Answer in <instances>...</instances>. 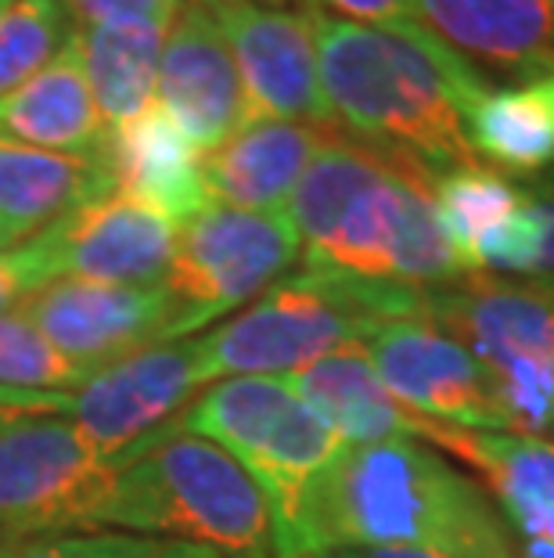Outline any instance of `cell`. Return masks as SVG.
<instances>
[{"mask_svg": "<svg viewBox=\"0 0 554 558\" xmlns=\"http://www.w3.org/2000/svg\"><path fill=\"white\" fill-rule=\"evenodd\" d=\"M332 19L360 22V26H407L415 22V0H306Z\"/></svg>", "mask_w": 554, "mask_h": 558, "instance_id": "32", "label": "cell"}, {"mask_svg": "<svg viewBox=\"0 0 554 558\" xmlns=\"http://www.w3.org/2000/svg\"><path fill=\"white\" fill-rule=\"evenodd\" d=\"M156 558H234L227 551H217V548H206V544H187V541H167L159 548Z\"/></svg>", "mask_w": 554, "mask_h": 558, "instance_id": "35", "label": "cell"}, {"mask_svg": "<svg viewBox=\"0 0 554 558\" xmlns=\"http://www.w3.org/2000/svg\"><path fill=\"white\" fill-rule=\"evenodd\" d=\"M115 469L65 414L11 425L0 433V537L84 530Z\"/></svg>", "mask_w": 554, "mask_h": 558, "instance_id": "10", "label": "cell"}, {"mask_svg": "<svg viewBox=\"0 0 554 558\" xmlns=\"http://www.w3.org/2000/svg\"><path fill=\"white\" fill-rule=\"evenodd\" d=\"M15 311L26 314L54 350L90 372L173 342V300L162 284L58 278Z\"/></svg>", "mask_w": 554, "mask_h": 558, "instance_id": "13", "label": "cell"}, {"mask_svg": "<svg viewBox=\"0 0 554 558\" xmlns=\"http://www.w3.org/2000/svg\"><path fill=\"white\" fill-rule=\"evenodd\" d=\"M104 134L109 130L94 105L76 33L40 73H33L0 98V137L4 141L87 156V151H101Z\"/></svg>", "mask_w": 554, "mask_h": 558, "instance_id": "20", "label": "cell"}, {"mask_svg": "<svg viewBox=\"0 0 554 558\" xmlns=\"http://www.w3.org/2000/svg\"><path fill=\"white\" fill-rule=\"evenodd\" d=\"M94 375L98 372L79 367L62 350H54L26 314H0V386L37 389V393H76Z\"/></svg>", "mask_w": 554, "mask_h": 558, "instance_id": "27", "label": "cell"}, {"mask_svg": "<svg viewBox=\"0 0 554 558\" xmlns=\"http://www.w3.org/2000/svg\"><path fill=\"white\" fill-rule=\"evenodd\" d=\"M37 239L58 278L109 284H162L173 259L176 223L126 195H109L65 213Z\"/></svg>", "mask_w": 554, "mask_h": 558, "instance_id": "15", "label": "cell"}, {"mask_svg": "<svg viewBox=\"0 0 554 558\" xmlns=\"http://www.w3.org/2000/svg\"><path fill=\"white\" fill-rule=\"evenodd\" d=\"M11 4H15V0H0V11H4V8H11Z\"/></svg>", "mask_w": 554, "mask_h": 558, "instance_id": "38", "label": "cell"}, {"mask_svg": "<svg viewBox=\"0 0 554 558\" xmlns=\"http://www.w3.org/2000/svg\"><path fill=\"white\" fill-rule=\"evenodd\" d=\"M551 4H554V0H551Z\"/></svg>", "mask_w": 554, "mask_h": 558, "instance_id": "39", "label": "cell"}, {"mask_svg": "<svg viewBox=\"0 0 554 558\" xmlns=\"http://www.w3.org/2000/svg\"><path fill=\"white\" fill-rule=\"evenodd\" d=\"M435 173L335 126L299 177L288 220L303 267L404 284L415 292L461 281L465 267L432 198Z\"/></svg>", "mask_w": 554, "mask_h": 558, "instance_id": "1", "label": "cell"}, {"mask_svg": "<svg viewBox=\"0 0 554 558\" xmlns=\"http://www.w3.org/2000/svg\"><path fill=\"white\" fill-rule=\"evenodd\" d=\"M184 0H62L76 29L112 26V22H159L170 26Z\"/></svg>", "mask_w": 554, "mask_h": 558, "instance_id": "30", "label": "cell"}, {"mask_svg": "<svg viewBox=\"0 0 554 558\" xmlns=\"http://www.w3.org/2000/svg\"><path fill=\"white\" fill-rule=\"evenodd\" d=\"M303 256L288 217L209 202L176 228L162 289L173 300V339H192L245 311Z\"/></svg>", "mask_w": 554, "mask_h": 558, "instance_id": "8", "label": "cell"}, {"mask_svg": "<svg viewBox=\"0 0 554 558\" xmlns=\"http://www.w3.org/2000/svg\"><path fill=\"white\" fill-rule=\"evenodd\" d=\"M285 383L346 444H385V439L432 444L435 433H440V422L415 414L389 393L360 342L299 367V372L285 375Z\"/></svg>", "mask_w": 554, "mask_h": 558, "instance_id": "19", "label": "cell"}, {"mask_svg": "<svg viewBox=\"0 0 554 558\" xmlns=\"http://www.w3.org/2000/svg\"><path fill=\"white\" fill-rule=\"evenodd\" d=\"M84 530L170 537L234 558H278L267 494L206 436L162 433L120 461Z\"/></svg>", "mask_w": 554, "mask_h": 558, "instance_id": "4", "label": "cell"}, {"mask_svg": "<svg viewBox=\"0 0 554 558\" xmlns=\"http://www.w3.org/2000/svg\"><path fill=\"white\" fill-rule=\"evenodd\" d=\"M202 4H220V0H202ZM263 4H306V0H263ZM310 8V4H306Z\"/></svg>", "mask_w": 554, "mask_h": 558, "instance_id": "37", "label": "cell"}, {"mask_svg": "<svg viewBox=\"0 0 554 558\" xmlns=\"http://www.w3.org/2000/svg\"><path fill=\"white\" fill-rule=\"evenodd\" d=\"M104 156L112 162L115 195H126L140 206L181 228L198 209L209 206L202 181V151L176 126L162 105H148L130 123L104 134Z\"/></svg>", "mask_w": 554, "mask_h": 558, "instance_id": "18", "label": "cell"}, {"mask_svg": "<svg viewBox=\"0 0 554 558\" xmlns=\"http://www.w3.org/2000/svg\"><path fill=\"white\" fill-rule=\"evenodd\" d=\"M313 19L321 87L342 134L435 177L482 166L465 126L468 105L490 87L476 69L418 22L360 26L324 11Z\"/></svg>", "mask_w": 554, "mask_h": 558, "instance_id": "2", "label": "cell"}, {"mask_svg": "<svg viewBox=\"0 0 554 558\" xmlns=\"http://www.w3.org/2000/svg\"><path fill=\"white\" fill-rule=\"evenodd\" d=\"M335 126L256 120L202 156L209 202L288 217L299 177Z\"/></svg>", "mask_w": 554, "mask_h": 558, "instance_id": "17", "label": "cell"}, {"mask_svg": "<svg viewBox=\"0 0 554 558\" xmlns=\"http://www.w3.org/2000/svg\"><path fill=\"white\" fill-rule=\"evenodd\" d=\"M109 195H115V177L104 145L101 151L73 156L0 137V217L19 239H33L65 213Z\"/></svg>", "mask_w": 554, "mask_h": 558, "instance_id": "21", "label": "cell"}, {"mask_svg": "<svg viewBox=\"0 0 554 558\" xmlns=\"http://www.w3.org/2000/svg\"><path fill=\"white\" fill-rule=\"evenodd\" d=\"M479 162L512 173H544L554 166V73L487 87L465 112Z\"/></svg>", "mask_w": 554, "mask_h": 558, "instance_id": "23", "label": "cell"}, {"mask_svg": "<svg viewBox=\"0 0 554 558\" xmlns=\"http://www.w3.org/2000/svg\"><path fill=\"white\" fill-rule=\"evenodd\" d=\"M435 447L479 469L522 541L554 544V444L529 433H471L440 425Z\"/></svg>", "mask_w": 554, "mask_h": 558, "instance_id": "22", "label": "cell"}, {"mask_svg": "<svg viewBox=\"0 0 554 558\" xmlns=\"http://www.w3.org/2000/svg\"><path fill=\"white\" fill-rule=\"evenodd\" d=\"M170 26L159 22H112L76 29L87 83L104 130H115L156 105L159 58Z\"/></svg>", "mask_w": 554, "mask_h": 558, "instance_id": "24", "label": "cell"}, {"mask_svg": "<svg viewBox=\"0 0 554 558\" xmlns=\"http://www.w3.org/2000/svg\"><path fill=\"white\" fill-rule=\"evenodd\" d=\"M162 544L115 530H37L0 537V558H156Z\"/></svg>", "mask_w": 554, "mask_h": 558, "instance_id": "28", "label": "cell"}, {"mask_svg": "<svg viewBox=\"0 0 554 558\" xmlns=\"http://www.w3.org/2000/svg\"><path fill=\"white\" fill-rule=\"evenodd\" d=\"M73 33L62 0H15L0 11V98L40 73Z\"/></svg>", "mask_w": 554, "mask_h": 558, "instance_id": "26", "label": "cell"}, {"mask_svg": "<svg viewBox=\"0 0 554 558\" xmlns=\"http://www.w3.org/2000/svg\"><path fill=\"white\" fill-rule=\"evenodd\" d=\"M421 317L490 367L515 433L554 429V289L465 275L426 292Z\"/></svg>", "mask_w": 554, "mask_h": 558, "instance_id": "7", "label": "cell"}, {"mask_svg": "<svg viewBox=\"0 0 554 558\" xmlns=\"http://www.w3.org/2000/svg\"><path fill=\"white\" fill-rule=\"evenodd\" d=\"M209 386L213 383L198 357L195 336L173 339L101 367L84 389L73 393V408L65 418L101 454L123 461L156 436L170 433L181 411Z\"/></svg>", "mask_w": 554, "mask_h": 558, "instance_id": "12", "label": "cell"}, {"mask_svg": "<svg viewBox=\"0 0 554 558\" xmlns=\"http://www.w3.org/2000/svg\"><path fill=\"white\" fill-rule=\"evenodd\" d=\"M415 22L493 87L554 73L551 0H415Z\"/></svg>", "mask_w": 554, "mask_h": 558, "instance_id": "16", "label": "cell"}, {"mask_svg": "<svg viewBox=\"0 0 554 558\" xmlns=\"http://www.w3.org/2000/svg\"><path fill=\"white\" fill-rule=\"evenodd\" d=\"M51 281L54 267L37 234L22 245L0 248V314L15 311V306H22L33 292H40Z\"/></svg>", "mask_w": 554, "mask_h": 558, "instance_id": "29", "label": "cell"}, {"mask_svg": "<svg viewBox=\"0 0 554 558\" xmlns=\"http://www.w3.org/2000/svg\"><path fill=\"white\" fill-rule=\"evenodd\" d=\"M404 408L471 433H515L497 378L465 342L426 317L389 320L360 342Z\"/></svg>", "mask_w": 554, "mask_h": 558, "instance_id": "9", "label": "cell"}, {"mask_svg": "<svg viewBox=\"0 0 554 558\" xmlns=\"http://www.w3.org/2000/svg\"><path fill=\"white\" fill-rule=\"evenodd\" d=\"M170 433L206 436L242 461L267 494L274 515V551L292 555L306 497L342 454V439L285 378H223L202 389Z\"/></svg>", "mask_w": 554, "mask_h": 558, "instance_id": "6", "label": "cell"}, {"mask_svg": "<svg viewBox=\"0 0 554 558\" xmlns=\"http://www.w3.org/2000/svg\"><path fill=\"white\" fill-rule=\"evenodd\" d=\"M15 242H19V231L11 228V223H8L4 217H0V248H11Z\"/></svg>", "mask_w": 554, "mask_h": 558, "instance_id": "36", "label": "cell"}, {"mask_svg": "<svg viewBox=\"0 0 554 558\" xmlns=\"http://www.w3.org/2000/svg\"><path fill=\"white\" fill-rule=\"evenodd\" d=\"M73 393H37V389H8L0 386V433L29 418H51V414H69Z\"/></svg>", "mask_w": 554, "mask_h": 558, "instance_id": "33", "label": "cell"}, {"mask_svg": "<svg viewBox=\"0 0 554 558\" xmlns=\"http://www.w3.org/2000/svg\"><path fill=\"white\" fill-rule=\"evenodd\" d=\"M432 198L465 275H476V256L482 242L522 209L526 187L512 184L504 173H493L487 166H468V170L435 177Z\"/></svg>", "mask_w": 554, "mask_h": 558, "instance_id": "25", "label": "cell"}, {"mask_svg": "<svg viewBox=\"0 0 554 558\" xmlns=\"http://www.w3.org/2000/svg\"><path fill=\"white\" fill-rule=\"evenodd\" d=\"M245 90V123L288 120L335 126L321 87L317 54V11L306 4H263V0H220L209 4Z\"/></svg>", "mask_w": 554, "mask_h": 558, "instance_id": "11", "label": "cell"}, {"mask_svg": "<svg viewBox=\"0 0 554 558\" xmlns=\"http://www.w3.org/2000/svg\"><path fill=\"white\" fill-rule=\"evenodd\" d=\"M426 292L364 281L335 270L299 267L220 320L198 342L209 383L223 378H285L353 342H364L389 320L421 317Z\"/></svg>", "mask_w": 554, "mask_h": 558, "instance_id": "5", "label": "cell"}, {"mask_svg": "<svg viewBox=\"0 0 554 558\" xmlns=\"http://www.w3.org/2000/svg\"><path fill=\"white\" fill-rule=\"evenodd\" d=\"M349 548L518 558L487 494L418 439L346 444L317 480L288 558H328Z\"/></svg>", "mask_w": 554, "mask_h": 558, "instance_id": "3", "label": "cell"}, {"mask_svg": "<svg viewBox=\"0 0 554 558\" xmlns=\"http://www.w3.org/2000/svg\"><path fill=\"white\" fill-rule=\"evenodd\" d=\"M328 558H454V555L435 551V548H349Z\"/></svg>", "mask_w": 554, "mask_h": 558, "instance_id": "34", "label": "cell"}, {"mask_svg": "<svg viewBox=\"0 0 554 558\" xmlns=\"http://www.w3.org/2000/svg\"><path fill=\"white\" fill-rule=\"evenodd\" d=\"M526 202L537 217L540 245H537V267L533 278L544 289H554V170L537 173L533 184H526Z\"/></svg>", "mask_w": 554, "mask_h": 558, "instance_id": "31", "label": "cell"}, {"mask_svg": "<svg viewBox=\"0 0 554 558\" xmlns=\"http://www.w3.org/2000/svg\"><path fill=\"white\" fill-rule=\"evenodd\" d=\"M156 101L202 156L245 126L238 62L217 15L202 0H184L170 22L159 58Z\"/></svg>", "mask_w": 554, "mask_h": 558, "instance_id": "14", "label": "cell"}]
</instances>
